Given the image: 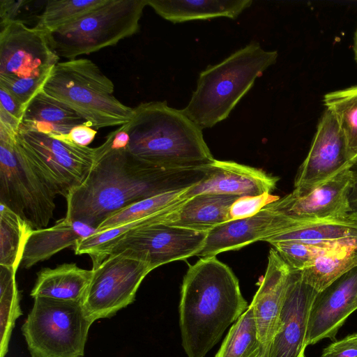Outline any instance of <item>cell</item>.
Instances as JSON below:
<instances>
[{"mask_svg": "<svg viewBox=\"0 0 357 357\" xmlns=\"http://www.w3.org/2000/svg\"><path fill=\"white\" fill-rule=\"evenodd\" d=\"M249 305L231 269L216 257L190 265L181 288L179 325L188 357H205Z\"/></svg>", "mask_w": 357, "mask_h": 357, "instance_id": "2", "label": "cell"}, {"mask_svg": "<svg viewBox=\"0 0 357 357\" xmlns=\"http://www.w3.org/2000/svg\"><path fill=\"white\" fill-rule=\"evenodd\" d=\"M146 1L158 15L172 23L222 17L236 19L252 3L251 0Z\"/></svg>", "mask_w": 357, "mask_h": 357, "instance_id": "22", "label": "cell"}, {"mask_svg": "<svg viewBox=\"0 0 357 357\" xmlns=\"http://www.w3.org/2000/svg\"><path fill=\"white\" fill-rule=\"evenodd\" d=\"M291 269L271 248L261 284L250 303L259 339L268 356L275 336Z\"/></svg>", "mask_w": 357, "mask_h": 357, "instance_id": "19", "label": "cell"}, {"mask_svg": "<svg viewBox=\"0 0 357 357\" xmlns=\"http://www.w3.org/2000/svg\"><path fill=\"white\" fill-rule=\"evenodd\" d=\"M42 91L96 129L121 126L129 122L133 114V108L114 96L112 81L89 59L59 61Z\"/></svg>", "mask_w": 357, "mask_h": 357, "instance_id": "5", "label": "cell"}, {"mask_svg": "<svg viewBox=\"0 0 357 357\" xmlns=\"http://www.w3.org/2000/svg\"><path fill=\"white\" fill-rule=\"evenodd\" d=\"M354 52L355 60L357 62V29L355 31L354 38Z\"/></svg>", "mask_w": 357, "mask_h": 357, "instance_id": "40", "label": "cell"}, {"mask_svg": "<svg viewBox=\"0 0 357 357\" xmlns=\"http://www.w3.org/2000/svg\"><path fill=\"white\" fill-rule=\"evenodd\" d=\"M85 123L75 111L41 91L26 107L20 128L50 135H63Z\"/></svg>", "mask_w": 357, "mask_h": 357, "instance_id": "24", "label": "cell"}, {"mask_svg": "<svg viewBox=\"0 0 357 357\" xmlns=\"http://www.w3.org/2000/svg\"><path fill=\"white\" fill-rule=\"evenodd\" d=\"M0 108L22 122L25 109L5 88L0 86Z\"/></svg>", "mask_w": 357, "mask_h": 357, "instance_id": "38", "label": "cell"}, {"mask_svg": "<svg viewBox=\"0 0 357 357\" xmlns=\"http://www.w3.org/2000/svg\"><path fill=\"white\" fill-rule=\"evenodd\" d=\"M91 276L92 270L82 268L75 264L45 268L37 273L30 295L33 298L45 297L82 303Z\"/></svg>", "mask_w": 357, "mask_h": 357, "instance_id": "23", "label": "cell"}, {"mask_svg": "<svg viewBox=\"0 0 357 357\" xmlns=\"http://www.w3.org/2000/svg\"><path fill=\"white\" fill-rule=\"evenodd\" d=\"M238 196L200 194L162 211L158 223L208 233L229 220V211Z\"/></svg>", "mask_w": 357, "mask_h": 357, "instance_id": "20", "label": "cell"}, {"mask_svg": "<svg viewBox=\"0 0 357 357\" xmlns=\"http://www.w3.org/2000/svg\"><path fill=\"white\" fill-rule=\"evenodd\" d=\"M357 266V238L337 241L309 267L300 271L303 280L319 293Z\"/></svg>", "mask_w": 357, "mask_h": 357, "instance_id": "25", "label": "cell"}, {"mask_svg": "<svg viewBox=\"0 0 357 357\" xmlns=\"http://www.w3.org/2000/svg\"><path fill=\"white\" fill-rule=\"evenodd\" d=\"M31 1L1 0L0 1V25L12 21H20V15Z\"/></svg>", "mask_w": 357, "mask_h": 357, "instance_id": "37", "label": "cell"}, {"mask_svg": "<svg viewBox=\"0 0 357 357\" xmlns=\"http://www.w3.org/2000/svg\"><path fill=\"white\" fill-rule=\"evenodd\" d=\"M352 179L351 168L346 169L308 193L291 192L272 202L283 213L300 218L349 220L348 195Z\"/></svg>", "mask_w": 357, "mask_h": 357, "instance_id": "17", "label": "cell"}, {"mask_svg": "<svg viewBox=\"0 0 357 357\" xmlns=\"http://www.w3.org/2000/svg\"><path fill=\"white\" fill-rule=\"evenodd\" d=\"M34 229L20 215L0 204V265L17 272L27 241Z\"/></svg>", "mask_w": 357, "mask_h": 357, "instance_id": "26", "label": "cell"}, {"mask_svg": "<svg viewBox=\"0 0 357 357\" xmlns=\"http://www.w3.org/2000/svg\"><path fill=\"white\" fill-rule=\"evenodd\" d=\"M93 323L81 302L38 297L22 332L31 357H83Z\"/></svg>", "mask_w": 357, "mask_h": 357, "instance_id": "7", "label": "cell"}, {"mask_svg": "<svg viewBox=\"0 0 357 357\" xmlns=\"http://www.w3.org/2000/svg\"><path fill=\"white\" fill-rule=\"evenodd\" d=\"M50 75L28 78L0 76V86L12 94L26 110L30 102L43 90Z\"/></svg>", "mask_w": 357, "mask_h": 357, "instance_id": "33", "label": "cell"}, {"mask_svg": "<svg viewBox=\"0 0 357 357\" xmlns=\"http://www.w3.org/2000/svg\"><path fill=\"white\" fill-rule=\"evenodd\" d=\"M352 179L349 192V211L348 219L357 223V163L352 168Z\"/></svg>", "mask_w": 357, "mask_h": 357, "instance_id": "39", "label": "cell"}, {"mask_svg": "<svg viewBox=\"0 0 357 357\" xmlns=\"http://www.w3.org/2000/svg\"><path fill=\"white\" fill-rule=\"evenodd\" d=\"M288 220L289 216L271 203L252 217L227 221L208 231L197 256L216 257L257 241H266L281 234L287 228Z\"/></svg>", "mask_w": 357, "mask_h": 357, "instance_id": "15", "label": "cell"}, {"mask_svg": "<svg viewBox=\"0 0 357 357\" xmlns=\"http://www.w3.org/2000/svg\"><path fill=\"white\" fill-rule=\"evenodd\" d=\"M106 0H50L37 17L35 26L47 33L82 17Z\"/></svg>", "mask_w": 357, "mask_h": 357, "instance_id": "31", "label": "cell"}, {"mask_svg": "<svg viewBox=\"0 0 357 357\" xmlns=\"http://www.w3.org/2000/svg\"><path fill=\"white\" fill-rule=\"evenodd\" d=\"M326 109L335 119L344 136L349 160L357 163V85L324 95Z\"/></svg>", "mask_w": 357, "mask_h": 357, "instance_id": "27", "label": "cell"}, {"mask_svg": "<svg viewBox=\"0 0 357 357\" xmlns=\"http://www.w3.org/2000/svg\"><path fill=\"white\" fill-rule=\"evenodd\" d=\"M16 273L10 268L0 265V357L6 355L15 321L22 314Z\"/></svg>", "mask_w": 357, "mask_h": 357, "instance_id": "29", "label": "cell"}, {"mask_svg": "<svg viewBox=\"0 0 357 357\" xmlns=\"http://www.w3.org/2000/svg\"><path fill=\"white\" fill-rule=\"evenodd\" d=\"M278 180V176L255 167L215 160L208 166L206 176L188 188L183 198L208 193L238 197L260 195L274 190Z\"/></svg>", "mask_w": 357, "mask_h": 357, "instance_id": "18", "label": "cell"}, {"mask_svg": "<svg viewBox=\"0 0 357 357\" xmlns=\"http://www.w3.org/2000/svg\"><path fill=\"white\" fill-rule=\"evenodd\" d=\"M277 51H266L255 41L220 63L202 71L197 87L182 112L202 129L227 119L255 79L276 62Z\"/></svg>", "mask_w": 357, "mask_h": 357, "instance_id": "4", "label": "cell"}, {"mask_svg": "<svg viewBox=\"0 0 357 357\" xmlns=\"http://www.w3.org/2000/svg\"><path fill=\"white\" fill-rule=\"evenodd\" d=\"M321 357H357V332L333 341L324 349Z\"/></svg>", "mask_w": 357, "mask_h": 357, "instance_id": "35", "label": "cell"}, {"mask_svg": "<svg viewBox=\"0 0 357 357\" xmlns=\"http://www.w3.org/2000/svg\"><path fill=\"white\" fill-rule=\"evenodd\" d=\"M97 131L86 123L74 127L67 135H51L68 141L79 146H88L96 135Z\"/></svg>", "mask_w": 357, "mask_h": 357, "instance_id": "36", "label": "cell"}, {"mask_svg": "<svg viewBox=\"0 0 357 357\" xmlns=\"http://www.w3.org/2000/svg\"><path fill=\"white\" fill-rule=\"evenodd\" d=\"M146 0H106L82 17L47 33L59 58L75 59L116 45L139 29Z\"/></svg>", "mask_w": 357, "mask_h": 357, "instance_id": "6", "label": "cell"}, {"mask_svg": "<svg viewBox=\"0 0 357 357\" xmlns=\"http://www.w3.org/2000/svg\"><path fill=\"white\" fill-rule=\"evenodd\" d=\"M124 126L130 137L128 152L143 163L188 169L206 167L215 160L202 129L166 101L140 103Z\"/></svg>", "mask_w": 357, "mask_h": 357, "instance_id": "3", "label": "cell"}, {"mask_svg": "<svg viewBox=\"0 0 357 357\" xmlns=\"http://www.w3.org/2000/svg\"><path fill=\"white\" fill-rule=\"evenodd\" d=\"M188 188L158 195L129 206L105 219L98 226L97 231H106L178 205L188 199L183 198Z\"/></svg>", "mask_w": 357, "mask_h": 357, "instance_id": "30", "label": "cell"}, {"mask_svg": "<svg viewBox=\"0 0 357 357\" xmlns=\"http://www.w3.org/2000/svg\"><path fill=\"white\" fill-rule=\"evenodd\" d=\"M98 147L93 167L84 182L66 199V217L95 229L115 213L144 199L191 187L207 175L208 166L165 169L143 163L126 149Z\"/></svg>", "mask_w": 357, "mask_h": 357, "instance_id": "1", "label": "cell"}, {"mask_svg": "<svg viewBox=\"0 0 357 357\" xmlns=\"http://www.w3.org/2000/svg\"><path fill=\"white\" fill-rule=\"evenodd\" d=\"M206 236V232L162 223L146 225L128 232L113 246L108 256L128 250L153 270L172 261L197 256Z\"/></svg>", "mask_w": 357, "mask_h": 357, "instance_id": "12", "label": "cell"}, {"mask_svg": "<svg viewBox=\"0 0 357 357\" xmlns=\"http://www.w3.org/2000/svg\"><path fill=\"white\" fill-rule=\"evenodd\" d=\"M96 231L84 222L66 217L52 227L33 230L27 241L21 265L29 268Z\"/></svg>", "mask_w": 357, "mask_h": 357, "instance_id": "21", "label": "cell"}, {"mask_svg": "<svg viewBox=\"0 0 357 357\" xmlns=\"http://www.w3.org/2000/svg\"><path fill=\"white\" fill-rule=\"evenodd\" d=\"M357 266L319 292L312 307L306 346L335 339L339 329L356 308Z\"/></svg>", "mask_w": 357, "mask_h": 357, "instance_id": "16", "label": "cell"}, {"mask_svg": "<svg viewBox=\"0 0 357 357\" xmlns=\"http://www.w3.org/2000/svg\"><path fill=\"white\" fill-rule=\"evenodd\" d=\"M319 292L292 270L268 357H305L308 322Z\"/></svg>", "mask_w": 357, "mask_h": 357, "instance_id": "14", "label": "cell"}, {"mask_svg": "<svg viewBox=\"0 0 357 357\" xmlns=\"http://www.w3.org/2000/svg\"><path fill=\"white\" fill-rule=\"evenodd\" d=\"M338 241L319 243L280 241L271 245L291 269L302 271L311 266L321 253Z\"/></svg>", "mask_w": 357, "mask_h": 357, "instance_id": "32", "label": "cell"}, {"mask_svg": "<svg viewBox=\"0 0 357 357\" xmlns=\"http://www.w3.org/2000/svg\"><path fill=\"white\" fill-rule=\"evenodd\" d=\"M354 165L335 119L325 109L317 124L309 152L296 174L292 192L305 195Z\"/></svg>", "mask_w": 357, "mask_h": 357, "instance_id": "13", "label": "cell"}, {"mask_svg": "<svg viewBox=\"0 0 357 357\" xmlns=\"http://www.w3.org/2000/svg\"><path fill=\"white\" fill-rule=\"evenodd\" d=\"M279 198L278 196L273 195L269 192L256 196L239 197L229 208V220H235L252 217Z\"/></svg>", "mask_w": 357, "mask_h": 357, "instance_id": "34", "label": "cell"}, {"mask_svg": "<svg viewBox=\"0 0 357 357\" xmlns=\"http://www.w3.org/2000/svg\"><path fill=\"white\" fill-rule=\"evenodd\" d=\"M13 142L0 140V204L34 230L46 228L56 197Z\"/></svg>", "mask_w": 357, "mask_h": 357, "instance_id": "9", "label": "cell"}, {"mask_svg": "<svg viewBox=\"0 0 357 357\" xmlns=\"http://www.w3.org/2000/svg\"><path fill=\"white\" fill-rule=\"evenodd\" d=\"M60 58L47 33L21 21L0 25V76L36 77L50 74Z\"/></svg>", "mask_w": 357, "mask_h": 357, "instance_id": "11", "label": "cell"}, {"mask_svg": "<svg viewBox=\"0 0 357 357\" xmlns=\"http://www.w3.org/2000/svg\"><path fill=\"white\" fill-rule=\"evenodd\" d=\"M355 307L357 310V296H356V301H355Z\"/></svg>", "mask_w": 357, "mask_h": 357, "instance_id": "41", "label": "cell"}, {"mask_svg": "<svg viewBox=\"0 0 357 357\" xmlns=\"http://www.w3.org/2000/svg\"><path fill=\"white\" fill-rule=\"evenodd\" d=\"M15 144L51 192L65 198L84 182L98 153V147L79 146L21 128Z\"/></svg>", "mask_w": 357, "mask_h": 357, "instance_id": "8", "label": "cell"}, {"mask_svg": "<svg viewBox=\"0 0 357 357\" xmlns=\"http://www.w3.org/2000/svg\"><path fill=\"white\" fill-rule=\"evenodd\" d=\"M215 357H268L259 339L250 305L232 325Z\"/></svg>", "mask_w": 357, "mask_h": 357, "instance_id": "28", "label": "cell"}, {"mask_svg": "<svg viewBox=\"0 0 357 357\" xmlns=\"http://www.w3.org/2000/svg\"><path fill=\"white\" fill-rule=\"evenodd\" d=\"M91 270L82 305L93 322L112 317L131 304L143 280L153 271L128 250L108 256Z\"/></svg>", "mask_w": 357, "mask_h": 357, "instance_id": "10", "label": "cell"}]
</instances>
